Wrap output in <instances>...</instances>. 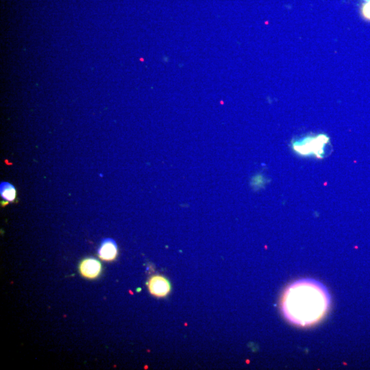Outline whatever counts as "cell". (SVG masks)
I'll return each mask as SVG.
<instances>
[{
    "label": "cell",
    "mask_w": 370,
    "mask_h": 370,
    "mask_svg": "<svg viewBox=\"0 0 370 370\" xmlns=\"http://www.w3.org/2000/svg\"><path fill=\"white\" fill-rule=\"evenodd\" d=\"M102 268V264L98 260L94 258H87L80 263L79 271L86 279H95L101 275Z\"/></svg>",
    "instance_id": "cell-4"
},
{
    "label": "cell",
    "mask_w": 370,
    "mask_h": 370,
    "mask_svg": "<svg viewBox=\"0 0 370 370\" xmlns=\"http://www.w3.org/2000/svg\"><path fill=\"white\" fill-rule=\"evenodd\" d=\"M0 195L3 199V203H13L17 197V191L12 184L2 183L0 185Z\"/></svg>",
    "instance_id": "cell-6"
},
{
    "label": "cell",
    "mask_w": 370,
    "mask_h": 370,
    "mask_svg": "<svg viewBox=\"0 0 370 370\" xmlns=\"http://www.w3.org/2000/svg\"><path fill=\"white\" fill-rule=\"evenodd\" d=\"M328 141L323 137L307 138L301 142H296L293 147L295 151L303 155H316L322 157L325 153L326 144Z\"/></svg>",
    "instance_id": "cell-2"
},
{
    "label": "cell",
    "mask_w": 370,
    "mask_h": 370,
    "mask_svg": "<svg viewBox=\"0 0 370 370\" xmlns=\"http://www.w3.org/2000/svg\"><path fill=\"white\" fill-rule=\"evenodd\" d=\"M147 285L150 293L157 298L166 297L171 290L169 280L162 275L153 276L148 281Z\"/></svg>",
    "instance_id": "cell-3"
},
{
    "label": "cell",
    "mask_w": 370,
    "mask_h": 370,
    "mask_svg": "<svg viewBox=\"0 0 370 370\" xmlns=\"http://www.w3.org/2000/svg\"><path fill=\"white\" fill-rule=\"evenodd\" d=\"M118 255V247L113 239H107L102 242L98 256L105 261H113Z\"/></svg>",
    "instance_id": "cell-5"
},
{
    "label": "cell",
    "mask_w": 370,
    "mask_h": 370,
    "mask_svg": "<svg viewBox=\"0 0 370 370\" xmlns=\"http://www.w3.org/2000/svg\"><path fill=\"white\" fill-rule=\"evenodd\" d=\"M331 306L327 287L314 279H302L288 286L282 296L284 317L292 325L309 327L319 323Z\"/></svg>",
    "instance_id": "cell-1"
},
{
    "label": "cell",
    "mask_w": 370,
    "mask_h": 370,
    "mask_svg": "<svg viewBox=\"0 0 370 370\" xmlns=\"http://www.w3.org/2000/svg\"><path fill=\"white\" fill-rule=\"evenodd\" d=\"M363 14L367 19H370V0L363 6Z\"/></svg>",
    "instance_id": "cell-7"
}]
</instances>
